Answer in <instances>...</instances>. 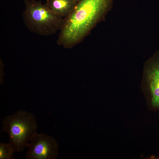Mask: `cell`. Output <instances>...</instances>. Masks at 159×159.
<instances>
[{"mask_svg":"<svg viewBox=\"0 0 159 159\" xmlns=\"http://www.w3.org/2000/svg\"><path fill=\"white\" fill-rule=\"evenodd\" d=\"M141 87L149 94L152 106L159 109V51L145 62Z\"/></svg>","mask_w":159,"mask_h":159,"instance_id":"cell-4","label":"cell"},{"mask_svg":"<svg viewBox=\"0 0 159 159\" xmlns=\"http://www.w3.org/2000/svg\"><path fill=\"white\" fill-rule=\"evenodd\" d=\"M113 0H80L63 19L57 42L72 48L81 42L112 8Z\"/></svg>","mask_w":159,"mask_h":159,"instance_id":"cell-1","label":"cell"},{"mask_svg":"<svg viewBox=\"0 0 159 159\" xmlns=\"http://www.w3.org/2000/svg\"><path fill=\"white\" fill-rule=\"evenodd\" d=\"M76 3L73 0H47L46 3L53 13L63 19L70 13Z\"/></svg>","mask_w":159,"mask_h":159,"instance_id":"cell-6","label":"cell"},{"mask_svg":"<svg viewBox=\"0 0 159 159\" xmlns=\"http://www.w3.org/2000/svg\"><path fill=\"white\" fill-rule=\"evenodd\" d=\"M14 152L8 143H0V159L13 158Z\"/></svg>","mask_w":159,"mask_h":159,"instance_id":"cell-7","label":"cell"},{"mask_svg":"<svg viewBox=\"0 0 159 159\" xmlns=\"http://www.w3.org/2000/svg\"><path fill=\"white\" fill-rule=\"evenodd\" d=\"M1 132H6L9 136L8 143L14 152L23 151L37 133L38 127L36 118L32 113L18 110L6 116L2 122Z\"/></svg>","mask_w":159,"mask_h":159,"instance_id":"cell-2","label":"cell"},{"mask_svg":"<svg viewBox=\"0 0 159 159\" xmlns=\"http://www.w3.org/2000/svg\"><path fill=\"white\" fill-rule=\"evenodd\" d=\"M39 0V1H40V0Z\"/></svg>","mask_w":159,"mask_h":159,"instance_id":"cell-9","label":"cell"},{"mask_svg":"<svg viewBox=\"0 0 159 159\" xmlns=\"http://www.w3.org/2000/svg\"><path fill=\"white\" fill-rule=\"evenodd\" d=\"M25 8L22 17L26 27L31 32L42 36L54 34L61 27L63 18L53 13L46 3L39 0H24Z\"/></svg>","mask_w":159,"mask_h":159,"instance_id":"cell-3","label":"cell"},{"mask_svg":"<svg viewBox=\"0 0 159 159\" xmlns=\"http://www.w3.org/2000/svg\"><path fill=\"white\" fill-rule=\"evenodd\" d=\"M30 141L26 159H54L57 157L58 145L53 137L43 133H37Z\"/></svg>","mask_w":159,"mask_h":159,"instance_id":"cell-5","label":"cell"},{"mask_svg":"<svg viewBox=\"0 0 159 159\" xmlns=\"http://www.w3.org/2000/svg\"><path fill=\"white\" fill-rule=\"evenodd\" d=\"M74 1H75L76 3L78 2V1H79L80 0H73Z\"/></svg>","mask_w":159,"mask_h":159,"instance_id":"cell-8","label":"cell"}]
</instances>
